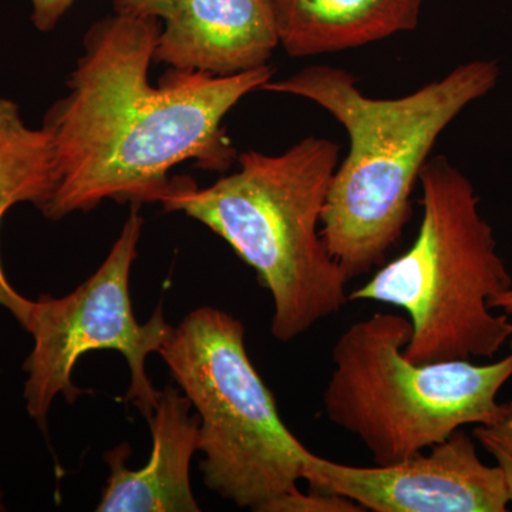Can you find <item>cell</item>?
<instances>
[{"label": "cell", "instance_id": "obj_1", "mask_svg": "<svg viewBox=\"0 0 512 512\" xmlns=\"http://www.w3.org/2000/svg\"><path fill=\"white\" fill-rule=\"evenodd\" d=\"M161 26L151 16L116 15L94 23L84 53L47 111L59 184L47 220L92 211L106 200L160 202L170 171L185 161L225 171L237 151L222 120L239 100L271 82L269 64L235 76L170 69L154 86Z\"/></svg>", "mask_w": 512, "mask_h": 512}, {"label": "cell", "instance_id": "obj_2", "mask_svg": "<svg viewBox=\"0 0 512 512\" xmlns=\"http://www.w3.org/2000/svg\"><path fill=\"white\" fill-rule=\"evenodd\" d=\"M498 79L497 60H471L399 99H372L346 70L316 64L262 87L312 101L348 133L349 153L333 174L320 222L348 281L384 264L412 217L414 185L441 133Z\"/></svg>", "mask_w": 512, "mask_h": 512}, {"label": "cell", "instance_id": "obj_3", "mask_svg": "<svg viewBox=\"0 0 512 512\" xmlns=\"http://www.w3.org/2000/svg\"><path fill=\"white\" fill-rule=\"evenodd\" d=\"M238 164L207 188L171 178L160 202L210 228L254 269L274 303L272 336L291 342L349 302L348 278L319 231L339 146L309 136L278 156L245 151Z\"/></svg>", "mask_w": 512, "mask_h": 512}, {"label": "cell", "instance_id": "obj_4", "mask_svg": "<svg viewBox=\"0 0 512 512\" xmlns=\"http://www.w3.org/2000/svg\"><path fill=\"white\" fill-rule=\"evenodd\" d=\"M423 218L412 247L380 266L349 301L379 302L407 313L412 362L493 359L512 336L511 320L491 301L512 286L480 197L447 157L421 170Z\"/></svg>", "mask_w": 512, "mask_h": 512}, {"label": "cell", "instance_id": "obj_5", "mask_svg": "<svg viewBox=\"0 0 512 512\" xmlns=\"http://www.w3.org/2000/svg\"><path fill=\"white\" fill-rule=\"evenodd\" d=\"M410 338L407 316L377 312L352 323L332 350L326 417L379 466L429 450L463 427L490 423L512 379V352L487 365L416 363L403 353Z\"/></svg>", "mask_w": 512, "mask_h": 512}, {"label": "cell", "instance_id": "obj_6", "mask_svg": "<svg viewBox=\"0 0 512 512\" xmlns=\"http://www.w3.org/2000/svg\"><path fill=\"white\" fill-rule=\"evenodd\" d=\"M200 417L204 484L264 512L303 480L308 450L289 431L245 348V326L221 309L185 316L158 350Z\"/></svg>", "mask_w": 512, "mask_h": 512}, {"label": "cell", "instance_id": "obj_7", "mask_svg": "<svg viewBox=\"0 0 512 512\" xmlns=\"http://www.w3.org/2000/svg\"><path fill=\"white\" fill-rule=\"evenodd\" d=\"M141 228L140 204H134L110 254L79 288L63 298L42 295L32 301L20 295L10 308L33 339L23 365L28 375L23 397L42 430L57 396L74 404L89 393L73 383L72 375L80 357L93 350H117L124 356L131 372L124 402L137 407L147 421L153 417L158 392L147 376V356L158 353L174 328L165 322L163 305L147 323H138L131 308L130 272Z\"/></svg>", "mask_w": 512, "mask_h": 512}, {"label": "cell", "instance_id": "obj_8", "mask_svg": "<svg viewBox=\"0 0 512 512\" xmlns=\"http://www.w3.org/2000/svg\"><path fill=\"white\" fill-rule=\"evenodd\" d=\"M413 457L386 466L356 467L309 454L303 480L373 512H505L503 474L478 456L463 429Z\"/></svg>", "mask_w": 512, "mask_h": 512}, {"label": "cell", "instance_id": "obj_9", "mask_svg": "<svg viewBox=\"0 0 512 512\" xmlns=\"http://www.w3.org/2000/svg\"><path fill=\"white\" fill-rule=\"evenodd\" d=\"M279 45L269 0H177L154 62L227 77L268 64Z\"/></svg>", "mask_w": 512, "mask_h": 512}, {"label": "cell", "instance_id": "obj_10", "mask_svg": "<svg viewBox=\"0 0 512 512\" xmlns=\"http://www.w3.org/2000/svg\"><path fill=\"white\" fill-rule=\"evenodd\" d=\"M174 386L158 392L153 417V451L143 468L130 470V446L121 444L104 454L110 468L99 512H198L191 488V461L200 444V417Z\"/></svg>", "mask_w": 512, "mask_h": 512}, {"label": "cell", "instance_id": "obj_11", "mask_svg": "<svg viewBox=\"0 0 512 512\" xmlns=\"http://www.w3.org/2000/svg\"><path fill=\"white\" fill-rule=\"evenodd\" d=\"M424 0H269L279 45L293 57L357 49L412 32Z\"/></svg>", "mask_w": 512, "mask_h": 512}, {"label": "cell", "instance_id": "obj_12", "mask_svg": "<svg viewBox=\"0 0 512 512\" xmlns=\"http://www.w3.org/2000/svg\"><path fill=\"white\" fill-rule=\"evenodd\" d=\"M59 184L55 147L45 128L26 126L15 101L0 97V224L10 208L35 205L42 211ZM20 298L10 285L0 258V306Z\"/></svg>", "mask_w": 512, "mask_h": 512}, {"label": "cell", "instance_id": "obj_13", "mask_svg": "<svg viewBox=\"0 0 512 512\" xmlns=\"http://www.w3.org/2000/svg\"><path fill=\"white\" fill-rule=\"evenodd\" d=\"M473 437L500 468L512 504V400L500 403L497 416L490 423L474 426Z\"/></svg>", "mask_w": 512, "mask_h": 512}, {"label": "cell", "instance_id": "obj_14", "mask_svg": "<svg viewBox=\"0 0 512 512\" xmlns=\"http://www.w3.org/2000/svg\"><path fill=\"white\" fill-rule=\"evenodd\" d=\"M355 501L343 495L312 488L303 493L298 487L272 501L264 512H363Z\"/></svg>", "mask_w": 512, "mask_h": 512}, {"label": "cell", "instance_id": "obj_15", "mask_svg": "<svg viewBox=\"0 0 512 512\" xmlns=\"http://www.w3.org/2000/svg\"><path fill=\"white\" fill-rule=\"evenodd\" d=\"M32 22L40 32H50L72 8L74 0H30Z\"/></svg>", "mask_w": 512, "mask_h": 512}, {"label": "cell", "instance_id": "obj_16", "mask_svg": "<svg viewBox=\"0 0 512 512\" xmlns=\"http://www.w3.org/2000/svg\"><path fill=\"white\" fill-rule=\"evenodd\" d=\"M177 0H114L116 12L165 19L173 12Z\"/></svg>", "mask_w": 512, "mask_h": 512}, {"label": "cell", "instance_id": "obj_17", "mask_svg": "<svg viewBox=\"0 0 512 512\" xmlns=\"http://www.w3.org/2000/svg\"><path fill=\"white\" fill-rule=\"evenodd\" d=\"M490 305L494 311H500L504 313V315H507L512 325V286L508 288L507 291L501 292L500 295L495 296ZM510 342L512 345V336Z\"/></svg>", "mask_w": 512, "mask_h": 512}, {"label": "cell", "instance_id": "obj_18", "mask_svg": "<svg viewBox=\"0 0 512 512\" xmlns=\"http://www.w3.org/2000/svg\"><path fill=\"white\" fill-rule=\"evenodd\" d=\"M6 511L5 494H3L2 487H0V512Z\"/></svg>", "mask_w": 512, "mask_h": 512}]
</instances>
